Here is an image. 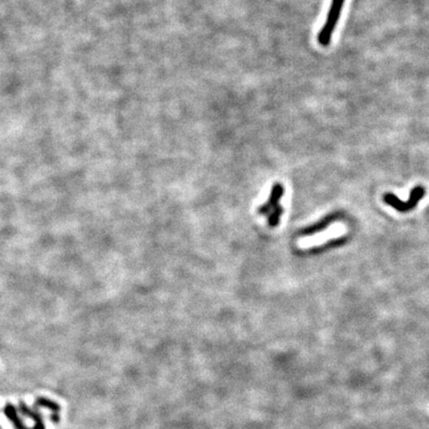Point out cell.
I'll return each mask as SVG.
<instances>
[{
	"instance_id": "5",
	"label": "cell",
	"mask_w": 429,
	"mask_h": 429,
	"mask_svg": "<svg viewBox=\"0 0 429 429\" xmlns=\"http://www.w3.org/2000/svg\"><path fill=\"white\" fill-rule=\"evenodd\" d=\"M19 409H20V412L24 416H27L29 418H32L35 421V425H34V428L33 429H45V425H44L42 416H41V414L38 411L31 409L24 403H20L19 404Z\"/></svg>"
},
{
	"instance_id": "4",
	"label": "cell",
	"mask_w": 429,
	"mask_h": 429,
	"mask_svg": "<svg viewBox=\"0 0 429 429\" xmlns=\"http://www.w3.org/2000/svg\"><path fill=\"white\" fill-rule=\"evenodd\" d=\"M337 218H338L337 215L331 214V215H329L327 217H325L324 219H322L321 221H319L318 223H316V224H314V225H312L310 227L304 228L302 231H301V233L304 235V236H311V235H315V233H317L319 231H322L323 229H325L326 227H328L331 223H333Z\"/></svg>"
},
{
	"instance_id": "3",
	"label": "cell",
	"mask_w": 429,
	"mask_h": 429,
	"mask_svg": "<svg viewBox=\"0 0 429 429\" xmlns=\"http://www.w3.org/2000/svg\"><path fill=\"white\" fill-rule=\"evenodd\" d=\"M283 193H284V189L281 184L277 183L276 185H274L268 201L258 208V211H257L258 214L261 216H268L270 212L272 211V209L279 205L280 199L283 196Z\"/></svg>"
},
{
	"instance_id": "2",
	"label": "cell",
	"mask_w": 429,
	"mask_h": 429,
	"mask_svg": "<svg viewBox=\"0 0 429 429\" xmlns=\"http://www.w3.org/2000/svg\"><path fill=\"white\" fill-rule=\"evenodd\" d=\"M424 195H425V188L422 186H417L411 190L409 199L405 202L402 201L400 198H398L396 195L392 193L385 194L383 196V201L388 206L396 209L397 211L401 213H406L413 210L416 207V205L421 201Z\"/></svg>"
},
{
	"instance_id": "8",
	"label": "cell",
	"mask_w": 429,
	"mask_h": 429,
	"mask_svg": "<svg viewBox=\"0 0 429 429\" xmlns=\"http://www.w3.org/2000/svg\"><path fill=\"white\" fill-rule=\"evenodd\" d=\"M35 405L48 408V409L52 410L53 412H58L60 410L59 404H56L55 402L51 401L49 399H46V398H38L35 402Z\"/></svg>"
},
{
	"instance_id": "7",
	"label": "cell",
	"mask_w": 429,
	"mask_h": 429,
	"mask_svg": "<svg viewBox=\"0 0 429 429\" xmlns=\"http://www.w3.org/2000/svg\"><path fill=\"white\" fill-rule=\"evenodd\" d=\"M283 213V209L280 205H278L276 208L272 209V211L270 212V214L267 216L268 217V225L271 227H277L280 222V218L282 216Z\"/></svg>"
},
{
	"instance_id": "6",
	"label": "cell",
	"mask_w": 429,
	"mask_h": 429,
	"mask_svg": "<svg viewBox=\"0 0 429 429\" xmlns=\"http://www.w3.org/2000/svg\"><path fill=\"white\" fill-rule=\"evenodd\" d=\"M4 414L5 416L12 422L15 429H31L28 428L25 424L22 422L21 418L18 416L16 407L11 404H7L4 407Z\"/></svg>"
},
{
	"instance_id": "9",
	"label": "cell",
	"mask_w": 429,
	"mask_h": 429,
	"mask_svg": "<svg viewBox=\"0 0 429 429\" xmlns=\"http://www.w3.org/2000/svg\"><path fill=\"white\" fill-rule=\"evenodd\" d=\"M51 418H52V421H53L54 423H58V422H59V420H60V417H59L58 412H53V413H52V415H51Z\"/></svg>"
},
{
	"instance_id": "1",
	"label": "cell",
	"mask_w": 429,
	"mask_h": 429,
	"mask_svg": "<svg viewBox=\"0 0 429 429\" xmlns=\"http://www.w3.org/2000/svg\"><path fill=\"white\" fill-rule=\"evenodd\" d=\"M344 3H345V0H331L327 19L324 25L322 26L317 37L318 43L321 46L326 47L330 44L333 32L340 19V15L342 13Z\"/></svg>"
}]
</instances>
